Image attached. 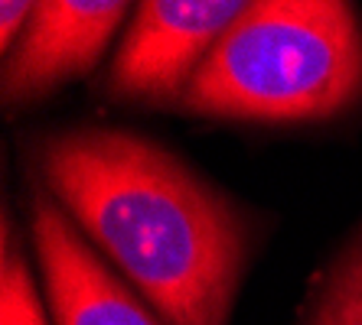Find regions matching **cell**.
Listing matches in <instances>:
<instances>
[{
    "label": "cell",
    "instance_id": "obj_1",
    "mask_svg": "<svg viewBox=\"0 0 362 325\" xmlns=\"http://www.w3.org/2000/svg\"><path fill=\"white\" fill-rule=\"evenodd\" d=\"M42 189L167 325H228L248 221L183 159L127 130L76 127L33 147Z\"/></svg>",
    "mask_w": 362,
    "mask_h": 325
},
{
    "label": "cell",
    "instance_id": "obj_2",
    "mask_svg": "<svg viewBox=\"0 0 362 325\" xmlns=\"http://www.w3.org/2000/svg\"><path fill=\"white\" fill-rule=\"evenodd\" d=\"M362 94V26L343 0H258L228 26L177 108L196 117L300 124Z\"/></svg>",
    "mask_w": 362,
    "mask_h": 325
},
{
    "label": "cell",
    "instance_id": "obj_3",
    "mask_svg": "<svg viewBox=\"0 0 362 325\" xmlns=\"http://www.w3.org/2000/svg\"><path fill=\"white\" fill-rule=\"evenodd\" d=\"M238 0H147L134 10L108 68V92L141 104L183 101L216 42L245 13Z\"/></svg>",
    "mask_w": 362,
    "mask_h": 325
},
{
    "label": "cell",
    "instance_id": "obj_4",
    "mask_svg": "<svg viewBox=\"0 0 362 325\" xmlns=\"http://www.w3.org/2000/svg\"><path fill=\"white\" fill-rule=\"evenodd\" d=\"M30 218L52 325H167L124 276L98 257L92 241L46 189L33 192Z\"/></svg>",
    "mask_w": 362,
    "mask_h": 325
},
{
    "label": "cell",
    "instance_id": "obj_5",
    "mask_svg": "<svg viewBox=\"0 0 362 325\" xmlns=\"http://www.w3.org/2000/svg\"><path fill=\"white\" fill-rule=\"evenodd\" d=\"M121 0H40L17 46L4 56V101L30 104L85 75L124 23Z\"/></svg>",
    "mask_w": 362,
    "mask_h": 325
},
{
    "label": "cell",
    "instance_id": "obj_6",
    "mask_svg": "<svg viewBox=\"0 0 362 325\" xmlns=\"http://www.w3.org/2000/svg\"><path fill=\"white\" fill-rule=\"evenodd\" d=\"M303 325H362V231L327 270Z\"/></svg>",
    "mask_w": 362,
    "mask_h": 325
},
{
    "label": "cell",
    "instance_id": "obj_7",
    "mask_svg": "<svg viewBox=\"0 0 362 325\" xmlns=\"http://www.w3.org/2000/svg\"><path fill=\"white\" fill-rule=\"evenodd\" d=\"M0 325H49L30 267L10 238H4V264H0Z\"/></svg>",
    "mask_w": 362,
    "mask_h": 325
},
{
    "label": "cell",
    "instance_id": "obj_8",
    "mask_svg": "<svg viewBox=\"0 0 362 325\" xmlns=\"http://www.w3.org/2000/svg\"><path fill=\"white\" fill-rule=\"evenodd\" d=\"M30 13H33V4H26V0H7V4H0V49H4V56L17 46L20 33H23L26 23H30Z\"/></svg>",
    "mask_w": 362,
    "mask_h": 325
}]
</instances>
